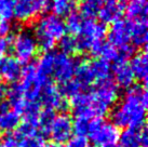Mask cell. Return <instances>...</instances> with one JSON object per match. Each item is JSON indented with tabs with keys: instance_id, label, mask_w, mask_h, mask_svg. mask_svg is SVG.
<instances>
[{
	"instance_id": "1",
	"label": "cell",
	"mask_w": 148,
	"mask_h": 147,
	"mask_svg": "<svg viewBox=\"0 0 148 147\" xmlns=\"http://www.w3.org/2000/svg\"><path fill=\"white\" fill-rule=\"evenodd\" d=\"M148 98L146 87L135 84L130 87L121 102L111 111V123L122 129L145 126Z\"/></svg>"
},
{
	"instance_id": "2",
	"label": "cell",
	"mask_w": 148,
	"mask_h": 147,
	"mask_svg": "<svg viewBox=\"0 0 148 147\" xmlns=\"http://www.w3.org/2000/svg\"><path fill=\"white\" fill-rule=\"evenodd\" d=\"M34 33L39 51H53L55 45L66 36L65 22L54 14H47L37 22Z\"/></svg>"
},
{
	"instance_id": "3",
	"label": "cell",
	"mask_w": 148,
	"mask_h": 147,
	"mask_svg": "<svg viewBox=\"0 0 148 147\" xmlns=\"http://www.w3.org/2000/svg\"><path fill=\"white\" fill-rule=\"evenodd\" d=\"M88 92L91 109L95 118H103L108 114L119 98V89L112 79L95 83Z\"/></svg>"
},
{
	"instance_id": "4",
	"label": "cell",
	"mask_w": 148,
	"mask_h": 147,
	"mask_svg": "<svg viewBox=\"0 0 148 147\" xmlns=\"http://www.w3.org/2000/svg\"><path fill=\"white\" fill-rule=\"evenodd\" d=\"M107 26L95 20H84L81 32L76 37L78 53L90 52L96 56L107 36Z\"/></svg>"
},
{
	"instance_id": "5",
	"label": "cell",
	"mask_w": 148,
	"mask_h": 147,
	"mask_svg": "<svg viewBox=\"0 0 148 147\" xmlns=\"http://www.w3.org/2000/svg\"><path fill=\"white\" fill-rule=\"evenodd\" d=\"M119 129L103 118L92 119L88 135L95 147H112L119 141Z\"/></svg>"
},
{
	"instance_id": "6",
	"label": "cell",
	"mask_w": 148,
	"mask_h": 147,
	"mask_svg": "<svg viewBox=\"0 0 148 147\" xmlns=\"http://www.w3.org/2000/svg\"><path fill=\"white\" fill-rule=\"evenodd\" d=\"M11 47L15 58L21 64H28L39 52L36 38L29 30H22L16 36L12 37Z\"/></svg>"
},
{
	"instance_id": "7",
	"label": "cell",
	"mask_w": 148,
	"mask_h": 147,
	"mask_svg": "<svg viewBox=\"0 0 148 147\" xmlns=\"http://www.w3.org/2000/svg\"><path fill=\"white\" fill-rule=\"evenodd\" d=\"M51 0H15L13 17L22 23L33 22L48 11Z\"/></svg>"
},
{
	"instance_id": "8",
	"label": "cell",
	"mask_w": 148,
	"mask_h": 147,
	"mask_svg": "<svg viewBox=\"0 0 148 147\" xmlns=\"http://www.w3.org/2000/svg\"><path fill=\"white\" fill-rule=\"evenodd\" d=\"M39 103L41 106L47 109L53 110L54 113L56 110L65 113V110L68 108L69 105L67 98L61 92V89L58 86H55L51 80L42 88Z\"/></svg>"
},
{
	"instance_id": "9",
	"label": "cell",
	"mask_w": 148,
	"mask_h": 147,
	"mask_svg": "<svg viewBox=\"0 0 148 147\" xmlns=\"http://www.w3.org/2000/svg\"><path fill=\"white\" fill-rule=\"evenodd\" d=\"M74 133V126H73V118L68 114L62 113L60 115H55L54 120L48 134L54 144L67 143Z\"/></svg>"
},
{
	"instance_id": "10",
	"label": "cell",
	"mask_w": 148,
	"mask_h": 147,
	"mask_svg": "<svg viewBox=\"0 0 148 147\" xmlns=\"http://www.w3.org/2000/svg\"><path fill=\"white\" fill-rule=\"evenodd\" d=\"M76 64L77 62L71 56L63 52L55 51L52 76L58 82H60L61 84H64L74 78Z\"/></svg>"
},
{
	"instance_id": "11",
	"label": "cell",
	"mask_w": 148,
	"mask_h": 147,
	"mask_svg": "<svg viewBox=\"0 0 148 147\" xmlns=\"http://www.w3.org/2000/svg\"><path fill=\"white\" fill-rule=\"evenodd\" d=\"M108 43L116 47L117 49L125 45H130L131 41V21L120 20L114 22L107 30Z\"/></svg>"
},
{
	"instance_id": "12",
	"label": "cell",
	"mask_w": 148,
	"mask_h": 147,
	"mask_svg": "<svg viewBox=\"0 0 148 147\" xmlns=\"http://www.w3.org/2000/svg\"><path fill=\"white\" fill-rule=\"evenodd\" d=\"M17 147H45L43 135L37 131V128L27 122H23L18 126L16 132Z\"/></svg>"
},
{
	"instance_id": "13",
	"label": "cell",
	"mask_w": 148,
	"mask_h": 147,
	"mask_svg": "<svg viewBox=\"0 0 148 147\" xmlns=\"http://www.w3.org/2000/svg\"><path fill=\"white\" fill-rule=\"evenodd\" d=\"M120 147H147L148 135L146 124L140 128L124 129L119 135Z\"/></svg>"
},
{
	"instance_id": "14",
	"label": "cell",
	"mask_w": 148,
	"mask_h": 147,
	"mask_svg": "<svg viewBox=\"0 0 148 147\" xmlns=\"http://www.w3.org/2000/svg\"><path fill=\"white\" fill-rule=\"evenodd\" d=\"M22 69V64L15 57L4 56L0 58V80L15 83L21 78Z\"/></svg>"
},
{
	"instance_id": "15",
	"label": "cell",
	"mask_w": 148,
	"mask_h": 147,
	"mask_svg": "<svg viewBox=\"0 0 148 147\" xmlns=\"http://www.w3.org/2000/svg\"><path fill=\"white\" fill-rule=\"evenodd\" d=\"M73 79L80 86L82 91L90 90L91 87L95 83L94 75L91 68V61H89L88 58H83L77 62L75 76Z\"/></svg>"
},
{
	"instance_id": "16",
	"label": "cell",
	"mask_w": 148,
	"mask_h": 147,
	"mask_svg": "<svg viewBox=\"0 0 148 147\" xmlns=\"http://www.w3.org/2000/svg\"><path fill=\"white\" fill-rule=\"evenodd\" d=\"M21 124V116L10 107L8 102H0V131L10 133Z\"/></svg>"
},
{
	"instance_id": "17",
	"label": "cell",
	"mask_w": 148,
	"mask_h": 147,
	"mask_svg": "<svg viewBox=\"0 0 148 147\" xmlns=\"http://www.w3.org/2000/svg\"><path fill=\"white\" fill-rule=\"evenodd\" d=\"M131 21V41L132 45L135 48H144L146 49L147 45V17H142L137 20Z\"/></svg>"
},
{
	"instance_id": "18",
	"label": "cell",
	"mask_w": 148,
	"mask_h": 147,
	"mask_svg": "<svg viewBox=\"0 0 148 147\" xmlns=\"http://www.w3.org/2000/svg\"><path fill=\"white\" fill-rule=\"evenodd\" d=\"M111 73L114 74L115 83L117 87L129 89L134 83V75L132 73L129 63H114L111 66Z\"/></svg>"
},
{
	"instance_id": "19",
	"label": "cell",
	"mask_w": 148,
	"mask_h": 147,
	"mask_svg": "<svg viewBox=\"0 0 148 147\" xmlns=\"http://www.w3.org/2000/svg\"><path fill=\"white\" fill-rule=\"evenodd\" d=\"M124 13V5L121 2H105L99 9L97 16L103 24H112L121 19Z\"/></svg>"
},
{
	"instance_id": "20",
	"label": "cell",
	"mask_w": 148,
	"mask_h": 147,
	"mask_svg": "<svg viewBox=\"0 0 148 147\" xmlns=\"http://www.w3.org/2000/svg\"><path fill=\"white\" fill-rule=\"evenodd\" d=\"M147 51L146 49H143L140 53L134 54L130 58V63H129V66L134 75V78L144 82V86H146V81H147Z\"/></svg>"
},
{
	"instance_id": "21",
	"label": "cell",
	"mask_w": 148,
	"mask_h": 147,
	"mask_svg": "<svg viewBox=\"0 0 148 147\" xmlns=\"http://www.w3.org/2000/svg\"><path fill=\"white\" fill-rule=\"evenodd\" d=\"M91 68L94 75L95 83L111 79V65L109 62L97 57L91 61Z\"/></svg>"
},
{
	"instance_id": "22",
	"label": "cell",
	"mask_w": 148,
	"mask_h": 147,
	"mask_svg": "<svg viewBox=\"0 0 148 147\" xmlns=\"http://www.w3.org/2000/svg\"><path fill=\"white\" fill-rule=\"evenodd\" d=\"M127 20L147 17V0H130L124 8Z\"/></svg>"
},
{
	"instance_id": "23",
	"label": "cell",
	"mask_w": 148,
	"mask_h": 147,
	"mask_svg": "<svg viewBox=\"0 0 148 147\" xmlns=\"http://www.w3.org/2000/svg\"><path fill=\"white\" fill-rule=\"evenodd\" d=\"M54 54H55V51H50V52L43 53L40 56L38 62L35 64L38 75L45 78H50V76H52L54 65Z\"/></svg>"
},
{
	"instance_id": "24",
	"label": "cell",
	"mask_w": 148,
	"mask_h": 147,
	"mask_svg": "<svg viewBox=\"0 0 148 147\" xmlns=\"http://www.w3.org/2000/svg\"><path fill=\"white\" fill-rule=\"evenodd\" d=\"M103 3V0H81L78 12L84 20H94Z\"/></svg>"
},
{
	"instance_id": "25",
	"label": "cell",
	"mask_w": 148,
	"mask_h": 147,
	"mask_svg": "<svg viewBox=\"0 0 148 147\" xmlns=\"http://www.w3.org/2000/svg\"><path fill=\"white\" fill-rule=\"evenodd\" d=\"M83 21H84V19L81 16V14L78 11H76V10L71 11L67 15L65 22L66 32H68L70 36H78L81 32V28H82Z\"/></svg>"
},
{
	"instance_id": "26",
	"label": "cell",
	"mask_w": 148,
	"mask_h": 147,
	"mask_svg": "<svg viewBox=\"0 0 148 147\" xmlns=\"http://www.w3.org/2000/svg\"><path fill=\"white\" fill-rule=\"evenodd\" d=\"M75 5V0H51L50 8L52 9L54 15L61 17L68 15L71 11H74Z\"/></svg>"
},
{
	"instance_id": "27",
	"label": "cell",
	"mask_w": 148,
	"mask_h": 147,
	"mask_svg": "<svg viewBox=\"0 0 148 147\" xmlns=\"http://www.w3.org/2000/svg\"><path fill=\"white\" fill-rule=\"evenodd\" d=\"M54 117H55V113L53 110L47 109V108L41 109L37 119V131L40 134H48L50 127L54 120Z\"/></svg>"
},
{
	"instance_id": "28",
	"label": "cell",
	"mask_w": 148,
	"mask_h": 147,
	"mask_svg": "<svg viewBox=\"0 0 148 147\" xmlns=\"http://www.w3.org/2000/svg\"><path fill=\"white\" fill-rule=\"evenodd\" d=\"M96 56H99V58H103L109 63L110 62L116 63L118 60V49L108 42H103V45H101V48L97 51Z\"/></svg>"
},
{
	"instance_id": "29",
	"label": "cell",
	"mask_w": 148,
	"mask_h": 147,
	"mask_svg": "<svg viewBox=\"0 0 148 147\" xmlns=\"http://www.w3.org/2000/svg\"><path fill=\"white\" fill-rule=\"evenodd\" d=\"M60 47H61V52L67 54V55H74V54H77L78 51H77V42H76V37L74 36H64L60 40Z\"/></svg>"
},
{
	"instance_id": "30",
	"label": "cell",
	"mask_w": 148,
	"mask_h": 147,
	"mask_svg": "<svg viewBox=\"0 0 148 147\" xmlns=\"http://www.w3.org/2000/svg\"><path fill=\"white\" fill-rule=\"evenodd\" d=\"M15 0H0V20L10 21L13 17Z\"/></svg>"
},
{
	"instance_id": "31",
	"label": "cell",
	"mask_w": 148,
	"mask_h": 147,
	"mask_svg": "<svg viewBox=\"0 0 148 147\" xmlns=\"http://www.w3.org/2000/svg\"><path fill=\"white\" fill-rule=\"evenodd\" d=\"M65 147H88V139L80 135L71 136Z\"/></svg>"
},
{
	"instance_id": "32",
	"label": "cell",
	"mask_w": 148,
	"mask_h": 147,
	"mask_svg": "<svg viewBox=\"0 0 148 147\" xmlns=\"http://www.w3.org/2000/svg\"><path fill=\"white\" fill-rule=\"evenodd\" d=\"M0 142H1V147H17V143H18L15 133H12V132L7 133Z\"/></svg>"
},
{
	"instance_id": "33",
	"label": "cell",
	"mask_w": 148,
	"mask_h": 147,
	"mask_svg": "<svg viewBox=\"0 0 148 147\" xmlns=\"http://www.w3.org/2000/svg\"><path fill=\"white\" fill-rule=\"evenodd\" d=\"M11 41H12V37H7V38L0 37V58L4 57L5 54L8 53L9 49L11 47Z\"/></svg>"
},
{
	"instance_id": "34",
	"label": "cell",
	"mask_w": 148,
	"mask_h": 147,
	"mask_svg": "<svg viewBox=\"0 0 148 147\" xmlns=\"http://www.w3.org/2000/svg\"><path fill=\"white\" fill-rule=\"evenodd\" d=\"M11 32V24L7 20H0V37L7 38Z\"/></svg>"
},
{
	"instance_id": "35",
	"label": "cell",
	"mask_w": 148,
	"mask_h": 147,
	"mask_svg": "<svg viewBox=\"0 0 148 147\" xmlns=\"http://www.w3.org/2000/svg\"><path fill=\"white\" fill-rule=\"evenodd\" d=\"M5 91H7V89H5V87H4L3 82L0 80V102L2 101L3 96L5 95Z\"/></svg>"
},
{
	"instance_id": "36",
	"label": "cell",
	"mask_w": 148,
	"mask_h": 147,
	"mask_svg": "<svg viewBox=\"0 0 148 147\" xmlns=\"http://www.w3.org/2000/svg\"><path fill=\"white\" fill-rule=\"evenodd\" d=\"M103 2H121L122 3V0H103Z\"/></svg>"
},
{
	"instance_id": "37",
	"label": "cell",
	"mask_w": 148,
	"mask_h": 147,
	"mask_svg": "<svg viewBox=\"0 0 148 147\" xmlns=\"http://www.w3.org/2000/svg\"><path fill=\"white\" fill-rule=\"evenodd\" d=\"M45 147H64L63 145H60V144H51V145H48V146H45Z\"/></svg>"
},
{
	"instance_id": "38",
	"label": "cell",
	"mask_w": 148,
	"mask_h": 147,
	"mask_svg": "<svg viewBox=\"0 0 148 147\" xmlns=\"http://www.w3.org/2000/svg\"><path fill=\"white\" fill-rule=\"evenodd\" d=\"M125 1H130V0H122V3H123V2H125Z\"/></svg>"
},
{
	"instance_id": "39",
	"label": "cell",
	"mask_w": 148,
	"mask_h": 147,
	"mask_svg": "<svg viewBox=\"0 0 148 147\" xmlns=\"http://www.w3.org/2000/svg\"><path fill=\"white\" fill-rule=\"evenodd\" d=\"M112 147H120L119 145H115V146H112Z\"/></svg>"
},
{
	"instance_id": "40",
	"label": "cell",
	"mask_w": 148,
	"mask_h": 147,
	"mask_svg": "<svg viewBox=\"0 0 148 147\" xmlns=\"http://www.w3.org/2000/svg\"><path fill=\"white\" fill-rule=\"evenodd\" d=\"M0 147H1V142H0Z\"/></svg>"
}]
</instances>
